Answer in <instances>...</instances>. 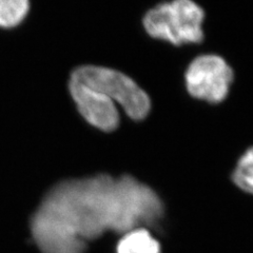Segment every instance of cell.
<instances>
[{
	"label": "cell",
	"instance_id": "obj_6",
	"mask_svg": "<svg viewBox=\"0 0 253 253\" xmlns=\"http://www.w3.org/2000/svg\"><path fill=\"white\" fill-rule=\"evenodd\" d=\"M117 253H161L160 244L144 228L126 232L118 243Z\"/></svg>",
	"mask_w": 253,
	"mask_h": 253
},
{
	"label": "cell",
	"instance_id": "obj_7",
	"mask_svg": "<svg viewBox=\"0 0 253 253\" xmlns=\"http://www.w3.org/2000/svg\"><path fill=\"white\" fill-rule=\"evenodd\" d=\"M29 9V0H0V27L12 28L19 25Z\"/></svg>",
	"mask_w": 253,
	"mask_h": 253
},
{
	"label": "cell",
	"instance_id": "obj_5",
	"mask_svg": "<svg viewBox=\"0 0 253 253\" xmlns=\"http://www.w3.org/2000/svg\"><path fill=\"white\" fill-rule=\"evenodd\" d=\"M69 90L79 113L95 128L114 131L120 125V112L115 102L97 86L84 81L74 72L71 74Z\"/></svg>",
	"mask_w": 253,
	"mask_h": 253
},
{
	"label": "cell",
	"instance_id": "obj_8",
	"mask_svg": "<svg viewBox=\"0 0 253 253\" xmlns=\"http://www.w3.org/2000/svg\"><path fill=\"white\" fill-rule=\"evenodd\" d=\"M232 179L243 191L253 194V147L240 158L232 174Z\"/></svg>",
	"mask_w": 253,
	"mask_h": 253
},
{
	"label": "cell",
	"instance_id": "obj_4",
	"mask_svg": "<svg viewBox=\"0 0 253 253\" xmlns=\"http://www.w3.org/2000/svg\"><path fill=\"white\" fill-rule=\"evenodd\" d=\"M185 79L191 96L210 104H219L228 96L233 71L217 55H202L190 63Z\"/></svg>",
	"mask_w": 253,
	"mask_h": 253
},
{
	"label": "cell",
	"instance_id": "obj_1",
	"mask_svg": "<svg viewBox=\"0 0 253 253\" xmlns=\"http://www.w3.org/2000/svg\"><path fill=\"white\" fill-rule=\"evenodd\" d=\"M164 207L153 190L132 176L100 174L62 181L50 190L31 223L42 253H84L106 231L129 232L160 221Z\"/></svg>",
	"mask_w": 253,
	"mask_h": 253
},
{
	"label": "cell",
	"instance_id": "obj_2",
	"mask_svg": "<svg viewBox=\"0 0 253 253\" xmlns=\"http://www.w3.org/2000/svg\"><path fill=\"white\" fill-rule=\"evenodd\" d=\"M205 14L193 0H172L154 6L144 17L147 33L174 45L200 43Z\"/></svg>",
	"mask_w": 253,
	"mask_h": 253
},
{
	"label": "cell",
	"instance_id": "obj_3",
	"mask_svg": "<svg viewBox=\"0 0 253 253\" xmlns=\"http://www.w3.org/2000/svg\"><path fill=\"white\" fill-rule=\"evenodd\" d=\"M74 73L104 91L134 121L145 120L151 110V100L148 94L124 73L97 66L79 67L74 70Z\"/></svg>",
	"mask_w": 253,
	"mask_h": 253
}]
</instances>
